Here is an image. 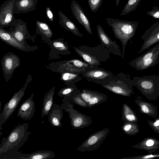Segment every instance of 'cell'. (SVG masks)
Returning a JSON list of instances; mask_svg holds the SVG:
<instances>
[{"label": "cell", "instance_id": "1", "mask_svg": "<svg viewBox=\"0 0 159 159\" xmlns=\"http://www.w3.org/2000/svg\"><path fill=\"white\" fill-rule=\"evenodd\" d=\"M29 123L19 124L10 133L7 138L2 139L0 148V159H20L18 151L27 140L32 131H27Z\"/></svg>", "mask_w": 159, "mask_h": 159}, {"label": "cell", "instance_id": "2", "mask_svg": "<svg viewBox=\"0 0 159 159\" xmlns=\"http://www.w3.org/2000/svg\"><path fill=\"white\" fill-rule=\"evenodd\" d=\"M105 20L107 24L112 28L115 37L120 40L122 43V53L121 57L123 58L126 45L129 41L134 35L140 22L107 17Z\"/></svg>", "mask_w": 159, "mask_h": 159}, {"label": "cell", "instance_id": "3", "mask_svg": "<svg viewBox=\"0 0 159 159\" xmlns=\"http://www.w3.org/2000/svg\"><path fill=\"white\" fill-rule=\"evenodd\" d=\"M73 48L76 53L92 67H98L101 62L106 61L110 57V52L102 43L94 47L82 45Z\"/></svg>", "mask_w": 159, "mask_h": 159}, {"label": "cell", "instance_id": "4", "mask_svg": "<svg viewBox=\"0 0 159 159\" xmlns=\"http://www.w3.org/2000/svg\"><path fill=\"white\" fill-rule=\"evenodd\" d=\"M132 83L150 100H155L159 96V74L134 77Z\"/></svg>", "mask_w": 159, "mask_h": 159}, {"label": "cell", "instance_id": "5", "mask_svg": "<svg viewBox=\"0 0 159 159\" xmlns=\"http://www.w3.org/2000/svg\"><path fill=\"white\" fill-rule=\"evenodd\" d=\"M60 105L68 113L70 120V125L73 129H82L90 125L92 123L90 116L83 114L74 108V104L69 99L64 98Z\"/></svg>", "mask_w": 159, "mask_h": 159}, {"label": "cell", "instance_id": "6", "mask_svg": "<svg viewBox=\"0 0 159 159\" xmlns=\"http://www.w3.org/2000/svg\"><path fill=\"white\" fill-rule=\"evenodd\" d=\"M124 78L120 74H117L115 80L107 84L101 85L103 87L115 93L129 97L134 93L132 80L123 74Z\"/></svg>", "mask_w": 159, "mask_h": 159}, {"label": "cell", "instance_id": "7", "mask_svg": "<svg viewBox=\"0 0 159 159\" xmlns=\"http://www.w3.org/2000/svg\"><path fill=\"white\" fill-rule=\"evenodd\" d=\"M80 74L88 81L101 85L108 84L116 79L111 72L98 67L88 68Z\"/></svg>", "mask_w": 159, "mask_h": 159}, {"label": "cell", "instance_id": "8", "mask_svg": "<svg viewBox=\"0 0 159 159\" xmlns=\"http://www.w3.org/2000/svg\"><path fill=\"white\" fill-rule=\"evenodd\" d=\"M30 80L27 79L24 86L16 92L11 98L4 105L2 111L0 112V130L2 129V125L4 124L12 114L19 103L24 96L25 90Z\"/></svg>", "mask_w": 159, "mask_h": 159}, {"label": "cell", "instance_id": "9", "mask_svg": "<svg viewBox=\"0 0 159 159\" xmlns=\"http://www.w3.org/2000/svg\"><path fill=\"white\" fill-rule=\"evenodd\" d=\"M109 131V129L106 128L92 134L78 148L77 150L84 152L97 149L106 139Z\"/></svg>", "mask_w": 159, "mask_h": 159}, {"label": "cell", "instance_id": "10", "mask_svg": "<svg viewBox=\"0 0 159 159\" xmlns=\"http://www.w3.org/2000/svg\"><path fill=\"white\" fill-rule=\"evenodd\" d=\"M16 0H7L0 7V27H13L16 19L13 12Z\"/></svg>", "mask_w": 159, "mask_h": 159}, {"label": "cell", "instance_id": "11", "mask_svg": "<svg viewBox=\"0 0 159 159\" xmlns=\"http://www.w3.org/2000/svg\"><path fill=\"white\" fill-rule=\"evenodd\" d=\"M141 39L143 42L137 54H139L159 42V21L156 22L145 32Z\"/></svg>", "mask_w": 159, "mask_h": 159}, {"label": "cell", "instance_id": "12", "mask_svg": "<svg viewBox=\"0 0 159 159\" xmlns=\"http://www.w3.org/2000/svg\"><path fill=\"white\" fill-rule=\"evenodd\" d=\"M1 63L5 78L7 81L11 78L14 70L20 66V58L13 53L8 52L3 57Z\"/></svg>", "mask_w": 159, "mask_h": 159}, {"label": "cell", "instance_id": "13", "mask_svg": "<svg viewBox=\"0 0 159 159\" xmlns=\"http://www.w3.org/2000/svg\"><path fill=\"white\" fill-rule=\"evenodd\" d=\"M60 67L62 72L80 74L87 68L92 67L82 60L74 59L64 61L61 64Z\"/></svg>", "mask_w": 159, "mask_h": 159}, {"label": "cell", "instance_id": "14", "mask_svg": "<svg viewBox=\"0 0 159 159\" xmlns=\"http://www.w3.org/2000/svg\"><path fill=\"white\" fill-rule=\"evenodd\" d=\"M70 8L73 15L76 20L83 25L89 34L92 35L90 22L79 4L75 0H73L71 3Z\"/></svg>", "mask_w": 159, "mask_h": 159}, {"label": "cell", "instance_id": "15", "mask_svg": "<svg viewBox=\"0 0 159 159\" xmlns=\"http://www.w3.org/2000/svg\"><path fill=\"white\" fill-rule=\"evenodd\" d=\"M97 31L101 43L105 46L110 53L115 55L122 56L119 46L115 41H113L104 31L102 26L98 25Z\"/></svg>", "mask_w": 159, "mask_h": 159}, {"label": "cell", "instance_id": "16", "mask_svg": "<svg viewBox=\"0 0 159 159\" xmlns=\"http://www.w3.org/2000/svg\"><path fill=\"white\" fill-rule=\"evenodd\" d=\"M34 93L21 105L17 114V117L26 121L30 119L34 116L35 106L33 100Z\"/></svg>", "mask_w": 159, "mask_h": 159}, {"label": "cell", "instance_id": "17", "mask_svg": "<svg viewBox=\"0 0 159 159\" xmlns=\"http://www.w3.org/2000/svg\"><path fill=\"white\" fill-rule=\"evenodd\" d=\"M13 27L14 29L11 27V31L9 32L18 41L23 43L25 37L28 34L26 23L20 19H18L16 20Z\"/></svg>", "mask_w": 159, "mask_h": 159}, {"label": "cell", "instance_id": "18", "mask_svg": "<svg viewBox=\"0 0 159 159\" xmlns=\"http://www.w3.org/2000/svg\"><path fill=\"white\" fill-rule=\"evenodd\" d=\"M38 0H16L14 5V14L27 13L36 9Z\"/></svg>", "mask_w": 159, "mask_h": 159}, {"label": "cell", "instance_id": "19", "mask_svg": "<svg viewBox=\"0 0 159 159\" xmlns=\"http://www.w3.org/2000/svg\"><path fill=\"white\" fill-rule=\"evenodd\" d=\"M132 147L147 151L149 154H151L159 149V140L154 138L148 137Z\"/></svg>", "mask_w": 159, "mask_h": 159}, {"label": "cell", "instance_id": "20", "mask_svg": "<svg viewBox=\"0 0 159 159\" xmlns=\"http://www.w3.org/2000/svg\"><path fill=\"white\" fill-rule=\"evenodd\" d=\"M63 110L60 105L54 104L48 115V120L51 125L57 127L62 126L61 120L63 116Z\"/></svg>", "mask_w": 159, "mask_h": 159}, {"label": "cell", "instance_id": "21", "mask_svg": "<svg viewBox=\"0 0 159 159\" xmlns=\"http://www.w3.org/2000/svg\"><path fill=\"white\" fill-rule=\"evenodd\" d=\"M135 102L139 107V111L141 113L155 118L157 117L158 114L157 107L142 100L140 97L137 98Z\"/></svg>", "mask_w": 159, "mask_h": 159}, {"label": "cell", "instance_id": "22", "mask_svg": "<svg viewBox=\"0 0 159 159\" xmlns=\"http://www.w3.org/2000/svg\"><path fill=\"white\" fill-rule=\"evenodd\" d=\"M59 17V23L63 28L68 30L77 36L82 37V34L75 25L70 20L63 12L59 10L58 13Z\"/></svg>", "mask_w": 159, "mask_h": 159}, {"label": "cell", "instance_id": "23", "mask_svg": "<svg viewBox=\"0 0 159 159\" xmlns=\"http://www.w3.org/2000/svg\"><path fill=\"white\" fill-rule=\"evenodd\" d=\"M0 38L3 41L11 46L23 51H25V47L16 39L9 32L0 27Z\"/></svg>", "mask_w": 159, "mask_h": 159}, {"label": "cell", "instance_id": "24", "mask_svg": "<svg viewBox=\"0 0 159 159\" xmlns=\"http://www.w3.org/2000/svg\"><path fill=\"white\" fill-rule=\"evenodd\" d=\"M55 90V87H53L45 95L43 98L41 113L42 118L48 115L54 105L53 96Z\"/></svg>", "mask_w": 159, "mask_h": 159}, {"label": "cell", "instance_id": "25", "mask_svg": "<svg viewBox=\"0 0 159 159\" xmlns=\"http://www.w3.org/2000/svg\"><path fill=\"white\" fill-rule=\"evenodd\" d=\"M159 52V42L148 51L131 61L129 65L134 68L144 61L152 57Z\"/></svg>", "mask_w": 159, "mask_h": 159}, {"label": "cell", "instance_id": "26", "mask_svg": "<svg viewBox=\"0 0 159 159\" xmlns=\"http://www.w3.org/2000/svg\"><path fill=\"white\" fill-rule=\"evenodd\" d=\"M55 154L48 150H39L30 153H21L20 159H51L54 157Z\"/></svg>", "mask_w": 159, "mask_h": 159}, {"label": "cell", "instance_id": "27", "mask_svg": "<svg viewBox=\"0 0 159 159\" xmlns=\"http://www.w3.org/2000/svg\"><path fill=\"white\" fill-rule=\"evenodd\" d=\"M121 119L124 121L137 122L138 121V118L135 112L125 103L122 105Z\"/></svg>", "mask_w": 159, "mask_h": 159}, {"label": "cell", "instance_id": "28", "mask_svg": "<svg viewBox=\"0 0 159 159\" xmlns=\"http://www.w3.org/2000/svg\"><path fill=\"white\" fill-rule=\"evenodd\" d=\"M81 91L75 84L69 85L61 89L57 93L60 96L69 99L71 97L79 94Z\"/></svg>", "mask_w": 159, "mask_h": 159}, {"label": "cell", "instance_id": "29", "mask_svg": "<svg viewBox=\"0 0 159 159\" xmlns=\"http://www.w3.org/2000/svg\"><path fill=\"white\" fill-rule=\"evenodd\" d=\"M80 74L70 72H62L61 74V79L67 85L75 84L82 80Z\"/></svg>", "mask_w": 159, "mask_h": 159}, {"label": "cell", "instance_id": "30", "mask_svg": "<svg viewBox=\"0 0 159 159\" xmlns=\"http://www.w3.org/2000/svg\"><path fill=\"white\" fill-rule=\"evenodd\" d=\"M36 29L37 32L48 38H50L53 35L50 27L45 22L39 20L36 22Z\"/></svg>", "mask_w": 159, "mask_h": 159}, {"label": "cell", "instance_id": "31", "mask_svg": "<svg viewBox=\"0 0 159 159\" xmlns=\"http://www.w3.org/2000/svg\"><path fill=\"white\" fill-rule=\"evenodd\" d=\"M159 62V52L151 58L142 62L134 69L137 70H142L155 66Z\"/></svg>", "mask_w": 159, "mask_h": 159}, {"label": "cell", "instance_id": "32", "mask_svg": "<svg viewBox=\"0 0 159 159\" xmlns=\"http://www.w3.org/2000/svg\"><path fill=\"white\" fill-rule=\"evenodd\" d=\"M121 128L125 134L129 135H135L139 130L137 122L125 121Z\"/></svg>", "mask_w": 159, "mask_h": 159}, {"label": "cell", "instance_id": "33", "mask_svg": "<svg viewBox=\"0 0 159 159\" xmlns=\"http://www.w3.org/2000/svg\"><path fill=\"white\" fill-rule=\"evenodd\" d=\"M107 99V95L102 93L94 91L88 103L89 107H91L106 101Z\"/></svg>", "mask_w": 159, "mask_h": 159}, {"label": "cell", "instance_id": "34", "mask_svg": "<svg viewBox=\"0 0 159 159\" xmlns=\"http://www.w3.org/2000/svg\"><path fill=\"white\" fill-rule=\"evenodd\" d=\"M141 0H128L125 5L120 16H125L136 10Z\"/></svg>", "mask_w": 159, "mask_h": 159}, {"label": "cell", "instance_id": "35", "mask_svg": "<svg viewBox=\"0 0 159 159\" xmlns=\"http://www.w3.org/2000/svg\"><path fill=\"white\" fill-rule=\"evenodd\" d=\"M73 103L84 108L89 107L88 103L86 102L78 94L69 99Z\"/></svg>", "mask_w": 159, "mask_h": 159}, {"label": "cell", "instance_id": "36", "mask_svg": "<svg viewBox=\"0 0 159 159\" xmlns=\"http://www.w3.org/2000/svg\"><path fill=\"white\" fill-rule=\"evenodd\" d=\"M53 47L56 49L61 51H65L70 53L68 46L66 43L63 41L55 40L52 43Z\"/></svg>", "mask_w": 159, "mask_h": 159}, {"label": "cell", "instance_id": "37", "mask_svg": "<svg viewBox=\"0 0 159 159\" xmlns=\"http://www.w3.org/2000/svg\"><path fill=\"white\" fill-rule=\"evenodd\" d=\"M89 8L93 12H96L101 6L103 0H88Z\"/></svg>", "mask_w": 159, "mask_h": 159}, {"label": "cell", "instance_id": "38", "mask_svg": "<svg viewBox=\"0 0 159 159\" xmlns=\"http://www.w3.org/2000/svg\"><path fill=\"white\" fill-rule=\"evenodd\" d=\"M93 91H94L85 89L82 90L78 95L88 103L93 95Z\"/></svg>", "mask_w": 159, "mask_h": 159}, {"label": "cell", "instance_id": "39", "mask_svg": "<svg viewBox=\"0 0 159 159\" xmlns=\"http://www.w3.org/2000/svg\"><path fill=\"white\" fill-rule=\"evenodd\" d=\"M159 157V154H149L146 155L138 156L133 157H125L121 159H149Z\"/></svg>", "mask_w": 159, "mask_h": 159}, {"label": "cell", "instance_id": "40", "mask_svg": "<svg viewBox=\"0 0 159 159\" xmlns=\"http://www.w3.org/2000/svg\"><path fill=\"white\" fill-rule=\"evenodd\" d=\"M154 121L147 120L148 123L154 132L159 134V118L156 117Z\"/></svg>", "mask_w": 159, "mask_h": 159}, {"label": "cell", "instance_id": "41", "mask_svg": "<svg viewBox=\"0 0 159 159\" xmlns=\"http://www.w3.org/2000/svg\"><path fill=\"white\" fill-rule=\"evenodd\" d=\"M147 14L154 18L159 19V6L153 7L150 11L147 12Z\"/></svg>", "mask_w": 159, "mask_h": 159}, {"label": "cell", "instance_id": "42", "mask_svg": "<svg viewBox=\"0 0 159 159\" xmlns=\"http://www.w3.org/2000/svg\"><path fill=\"white\" fill-rule=\"evenodd\" d=\"M46 14L48 19L51 22L54 20V16L53 12L49 7H47L46 9Z\"/></svg>", "mask_w": 159, "mask_h": 159}, {"label": "cell", "instance_id": "43", "mask_svg": "<svg viewBox=\"0 0 159 159\" xmlns=\"http://www.w3.org/2000/svg\"><path fill=\"white\" fill-rule=\"evenodd\" d=\"M2 132H0V136H1V135H2Z\"/></svg>", "mask_w": 159, "mask_h": 159}]
</instances>
